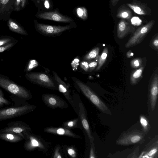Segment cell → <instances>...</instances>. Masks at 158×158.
<instances>
[{
    "label": "cell",
    "instance_id": "1",
    "mask_svg": "<svg viewBox=\"0 0 158 158\" xmlns=\"http://www.w3.org/2000/svg\"><path fill=\"white\" fill-rule=\"evenodd\" d=\"M34 22L36 31L42 35L48 37L60 36L64 32L77 27L74 22L65 26H56L40 23L36 19L34 20Z\"/></svg>",
    "mask_w": 158,
    "mask_h": 158
},
{
    "label": "cell",
    "instance_id": "2",
    "mask_svg": "<svg viewBox=\"0 0 158 158\" xmlns=\"http://www.w3.org/2000/svg\"><path fill=\"white\" fill-rule=\"evenodd\" d=\"M0 86L10 93L26 100L31 98L32 96L29 90L18 85L7 77L0 75Z\"/></svg>",
    "mask_w": 158,
    "mask_h": 158
},
{
    "label": "cell",
    "instance_id": "3",
    "mask_svg": "<svg viewBox=\"0 0 158 158\" xmlns=\"http://www.w3.org/2000/svg\"><path fill=\"white\" fill-rule=\"evenodd\" d=\"M26 79L32 83L51 89L58 90V87L54 78L46 73L33 72L27 73Z\"/></svg>",
    "mask_w": 158,
    "mask_h": 158
},
{
    "label": "cell",
    "instance_id": "4",
    "mask_svg": "<svg viewBox=\"0 0 158 158\" xmlns=\"http://www.w3.org/2000/svg\"><path fill=\"white\" fill-rule=\"evenodd\" d=\"M75 82L79 90L98 109L104 113L111 115L109 109L89 86L78 79L75 80Z\"/></svg>",
    "mask_w": 158,
    "mask_h": 158
},
{
    "label": "cell",
    "instance_id": "5",
    "mask_svg": "<svg viewBox=\"0 0 158 158\" xmlns=\"http://www.w3.org/2000/svg\"><path fill=\"white\" fill-rule=\"evenodd\" d=\"M72 98L75 107L74 110L80 118L83 129L86 133L90 143H93L94 139L91 135L85 106L78 95L73 93Z\"/></svg>",
    "mask_w": 158,
    "mask_h": 158
},
{
    "label": "cell",
    "instance_id": "6",
    "mask_svg": "<svg viewBox=\"0 0 158 158\" xmlns=\"http://www.w3.org/2000/svg\"><path fill=\"white\" fill-rule=\"evenodd\" d=\"M23 134L25 140L23 147L26 150L31 152L37 149L43 152L48 151V144L41 137L30 131H25Z\"/></svg>",
    "mask_w": 158,
    "mask_h": 158
},
{
    "label": "cell",
    "instance_id": "7",
    "mask_svg": "<svg viewBox=\"0 0 158 158\" xmlns=\"http://www.w3.org/2000/svg\"><path fill=\"white\" fill-rule=\"evenodd\" d=\"M36 106L26 104L18 107L5 108L0 109V121L20 116L33 111Z\"/></svg>",
    "mask_w": 158,
    "mask_h": 158
},
{
    "label": "cell",
    "instance_id": "8",
    "mask_svg": "<svg viewBox=\"0 0 158 158\" xmlns=\"http://www.w3.org/2000/svg\"><path fill=\"white\" fill-rule=\"evenodd\" d=\"M155 23V20H152L146 24L138 28L126 43L125 47L127 48L140 44L151 30Z\"/></svg>",
    "mask_w": 158,
    "mask_h": 158
},
{
    "label": "cell",
    "instance_id": "9",
    "mask_svg": "<svg viewBox=\"0 0 158 158\" xmlns=\"http://www.w3.org/2000/svg\"><path fill=\"white\" fill-rule=\"evenodd\" d=\"M35 16L40 19L58 22L70 23L74 22V20L71 17L61 14L58 8L53 11L38 12Z\"/></svg>",
    "mask_w": 158,
    "mask_h": 158
},
{
    "label": "cell",
    "instance_id": "10",
    "mask_svg": "<svg viewBox=\"0 0 158 158\" xmlns=\"http://www.w3.org/2000/svg\"><path fill=\"white\" fill-rule=\"evenodd\" d=\"M42 100L47 107L52 109L57 108L67 109L69 106L67 102L62 98L56 95L46 94H42Z\"/></svg>",
    "mask_w": 158,
    "mask_h": 158
},
{
    "label": "cell",
    "instance_id": "11",
    "mask_svg": "<svg viewBox=\"0 0 158 158\" xmlns=\"http://www.w3.org/2000/svg\"><path fill=\"white\" fill-rule=\"evenodd\" d=\"M143 133L139 131L135 130L128 133H124L116 141L117 144L127 145L141 142L143 140Z\"/></svg>",
    "mask_w": 158,
    "mask_h": 158
},
{
    "label": "cell",
    "instance_id": "12",
    "mask_svg": "<svg viewBox=\"0 0 158 158\" xmlns=\"http://www.w3.org/2000/svg\"><path fill=\"white\" fill-rule=\"evenodd\" d=\"M31 131V127L27 124L22 121H18L10 122L7 127L0 130V132L18 134L24 138L23 132Z\"/></svg>",
    "mask_w": 158,
    "mask_h": 158
},
{
    "label": "cell",
    "instance_id": "13",
    "mask_svg": "<svg viewBox=\"0 0 158 158\" xmlns=\"http://www.w3.org/2000/svg\"><path fill=\"white\" fill-rule=\"evenodd\" d=\"M52 72L54 78L57 84L58 90L63 94L74 110L75 107L70 89V85L64 82L55 71Z\"/></svg>",
    "mask_w": 158,
    "mask_h": 158
},
{
    "label": "cell",
    "instance_id": "14",
    "mask_svg": "<svg viewBox=\"0 0 158 158\" xmlns=\"http://www.w3.org/2000/svg\"><path fill=\"white\" fill-rule=\"evenodd\" d=\"M15 0H0V21H7L13 11Z\"/></svg>",
    "mask_w": 158,
    "mask_h": 158
},
{
    "label": "cell",
    "instance_id": "15",
    "mask_svg": "<svg viewBox=\"0 0 158 158\" xmlns=\"http://www.w3.org/2000/svg\"><path fill=\"white\" fill-rule=\"evenodd\" d=\"M127 5L139 15H150L151 14L152 10L147 4L140 1L133 0L131 2L127 3Z\"/></svg>",
    "mask_w": 158,
    "mask_h": 158
},
{
    "label": "cell",
    "instance_id": "16",
    "mask_svg": "<svg viewBox=\"0 0 158 158\" xmlns=\"http://www.w3.org/2000/svg\"><path fill=\"white\" fill-rule=\"evenodd\" d=\"M44 131L53 134L67 136L76 139H81L82 137L73 132L71 130L63 127H48L45 128Z\"/></svg>",
    "mask_w": 158,
    "mask_h": 158
},
{
    "label": "cell",
    "instance_id": "17",
    "mask_svg": "<svg viewBox=\"0 0 158 158\" xmlns=\"http://www.w3.org/2000/svg\"><path fill=\"white\" fill-rule=\"evenodd\" d=\"M135 27L124 19H121L117 27V36L120 39L125 37L127 35L134 31Z\"/></svg>",
    "mask_w": 158,
    "mask_h": 158
},
{
    "label": "cell",
    "instance_id": "18",
    "mask_svg": "<svg viewBox=\"0 0 158 158\" xmlns=\"http://www.w3.org/2000/svg\"><path fill=\"white\" fill-rule=\"evenodd\" d=\"M158 93V75L156 73L154 76L150 86L149 99L151 109L153 111L155 108Z\"/></svg>",
    "mask_w": 158,
    "mask_h": 158
},
{
    "label": "cell",
    "instance_id": "19",
    "mask_svg": "<svg viewBox=\"0 0 158 158\" xmlns=\"http://www.w3.org/2000/svg\"><path fill=\"white\" fill-rule=\"evenodd\" d=\"M7 21V25L10 30L22 35H28L26 30L16 20L10 18Z\"/></svg>",
    "mask_w": 158,
    "mask_h": 158
},
{
    "label": "cell",
    "instance_id": "20",
    "mask_svg": "<svg viewBox=\"0 0 158 158\" xmlns=\"http://www.w3.org/2000/svg\"><path fill=\"white\" fill-rule=\"evenodd\" d=\"M0 139L11 143H16L24 139L21 135L12 133L0 132Z\"/></svg>",
    "mask_w": 158,
    "mask_h": 158
},
{
    "label": "cell",
    "instance_id": "21",
    "mask_svg": "<svg viewBox=\"0 0 158 158\" xmlns=\"http://www.w3.org/2000/svg\"><path fill=\"white\" fill-rule=\"evenodd\" d=\"M132 15L131 9L124 5H122L118 9L116 16L122 19L129 20Z\"/></svg>",
    "mask_w": 158,
    "mask_h": 158
},
{
    "label": "cell",
    "instance_id": "22",
    "mask_svg": "<svg viewBox=\"0 0 158 158\" xmlns=\"http://www.w3.org/2000/svg\"><path fill=\"white\" fill-rule=\"evenodd\" d=\"M62 127L71 130L73 129L83 128L79 117L73 120L64 122L62 124Z\"/></svg>",
    "mask_w": 158,
    "mask_h": 158
},
{
    "label": "cell",
    "instance_id": "23",
    "mask_svg": "<svg viewBox=\"0 0 158 158\" xmlns=\"http://www.w3.org/2000/svg\"><path fill=\"white\" fill-rule=\"evenodd\" d=\"M143 69V67H141L133 72L130 77V81L131 84L134 85L137 83L138 80L141 78Z\"/></svg>",
    "mask_w": 158,
    "mask_h": 158
},
{
    "label": "cell",
    "instance_id": "24",
    "mask_svg": "<svg viewBox=\"0 0 158 158\" xmlns=\"http://www.w3.org/2000/svg\"><path fill=\"white\" fill-rule=\"evenodd\" d=\"M77 16L82 20H86L88 18V13L86 8L83 6H79L75 10Z\"/></svg>",
    "mask_w": 158,
    "mask_h": 158
},
{
    "label": "cell",
    "instance_id": "25",
    "mask_svg": "<svg viewBox=\"0 0 158 158\" xmlns=\"http://www.w3.org/2000/svg\"><path fill=\"white\" fill-rule=\"evenodd\" d=\"M108 51V48L107 47H106L103 49L102 54L99 58L98 64L96 69V70H99L105 63L107 58Z\"/></svg>",
    "mask_w": 158,
    "mask_h": 158
},
{
    "label": "cell",
    "instance_id": "26",
    "mask_svg": "<svg viewBox=\"0 0 158 158\" xmlns=\"http://www.w3.org/2000/svg\"><path fill=\"white\" fill-rule=\"evenodd\" d=\"M99 51V47L94 48L85 55L83 57V60L89 61L94 59L98 55Z\"/></svg>",
    "mask_w": 158,
    "mask_h": 158
},
{
    "label": "cell",
    "instance_id": "27",
    "mask_svg": "<svg viewBox=\"0 0 158 158\" xmlns=\"http://www.w3.org/2000/svg\"><path fill=\"white\" fill-rule=\"evenodd\" d=\"M18 41L13 37L8 35L0 36V47L12 43H17Z\"/></svg>",
    "mask_w": 158,
    "mask_h": 158
},
{
    "label": "cell",
    "instance_id": "28",
    "mask_svg": "<svg viewBox=\"0 0 158 158\" xmlns=\"http://www.w3.org/2000/svg\"><path fill=\"white\" fill-rule=\"evenodd\" d=\"M28 2V0H15L13 11L17 12L22 10Z\"/></svg>",
    "mask_w": 158,
    "mask_h": 158
},
{
    "label": "cell",
    "instance_id": "29",
    "mask_svg": "<svg viewBox=\"0 0 158 158\" xmlns=\"http://www.w3.org/2000/svg\"><path fill=\"white\" fill-rule=\"evenodd\" d=\"M67 152L69 156L72 158H76L77 156V152L75 148L73 146H69L66 149Z\"/></svg>",
    "mask_w": 158,
    "mask_h": 158
},
{
    "label": "cell",
    "instance_id": "30",
    "mask_svg": "<svg viewBox=\"0 0 158 158\" xmlns=\"http://www.w3.org/2000/svg\"><path fill=\"white\" fill-rule=\"evenodd\" d=\"M142 62L141 59L139 58H137L132 60L131 62V66L135 69L139 68Z\"/></svg>",
    "mask_w": 158,
    "mask_h": 158
},
{
    "label": "cell",
    "instance_id": "31",
    "mask_svg": "<svg viewBox=\"0 0 158 158\" xmlns=\"http://www.w3.org/2000/svg\"><path fill=\"white\" fill-rule=\"evenodd\" d=\"M61 147L59 144L56 145L54 149L53 156V158H62L63 156L61 154Z\"/></svg>",
    "mask_w": 158,
    "mask_h": 158
},
{
    "label": "cell",
    "instance_id": "32",
    "mask_svg": "<svg viewBox=\"0 0 158 158\" xmlns=\"http://www.w3.org/2000/svg\"><path fill=\"white\" fill-rule=\"evenodd\" d=\"M38 65V63L36 60H31L28 64L26 71H29L37 67Z\"/></svg>",
    "mask_w": 158,
    "mask_h": 158
},
{
    "label": "cell",
    "instance_id": "33",
    "mask_svg": "<svg viewBox=\"0 0 158 158\" xmlns=\"http://www.w3.org/2000/svg\"><path fill=\"white\" fill-rule=\"evenodd\" d=\"M140 122L145 131H147L148 129V123L146 119L143 116H140Z\"/></svg>",
    "mask_w": 158,
    "mask_h": 158
},
{
    "label": "cell",
    "instance_id": "34",
    "mask_svg": "<svg viewBox=\"0 0 158 158\" xmlns=\"http://www.w3.org/2000/svg\"><path fill=\"white\" fill-rule=\"evenodd\" d=\"M16 43H12L0 47V53L3 52L10 49Z\"/></svg>",
    "mask_w": 158,
    "mask_h": 158
},
{
    "label": "cell",
    "instance_id": "35",
    "mask_svg": "<svg viewBox=\"0 0 158 158\" xmlns=\"http://www.w3.org/2000/svg\"><path fill=\"white\" fill-rule=\"evenodd\" d=\"M80 67L85 71L88 72L89 70V64L86 61H83L80 63Z\"/></svg>",
    "mask_w": 158,
    "mask_h": 158
},
{
    "label": "cell",
    "instance_id": "36",
    "mask_svg": "<svg viewBox=\"0 0 158 158\" xmlns=\"http://www.w3.org/2000/svg\"><path fill=\"white\" fill-rule=\"evenodd\" d=\"M10 104L11 102L9 101L4 98L3 97L0 96V106Z\"/></svg>",
    "mask_w": 158,
    "mask_h": 158
},
{
    "label": "cell",
    "instance_id": "37",
    "mask_svg": "<svg viewBox=\"0 0 158 158\" xmlns=\"http://www.w3.org/2000/svg\"><path fill=\"white\" fill-rule=\"evenodd\" d=\"M89 157V158H95L94 150V143H90V149Z\"/></svg>",
    "mask_w": 158,
    "mask_h": 158
},
{
    "label": "cell",
    "instance_id": "38",
    "mask_svg": "<svg viewBox=\"0 0 158 158\" xmlns=\"http://www.w3.org/2000/svg\"><path fill=\"white\" fill-rule=\"evenodd\" d=\"M98 65V63L96 61H93L89 64V70L90 72L93 71Z\"/></svg>",
    "mask_w": 158,
    "mask_h": 158
},
{
    "label": "cell",
    "instance_id": "39",
    "mask_svg": "<svg viewBox=\"0 0 158 158\" xmlns=\"http://www.w3.org/2000/svg\"><path fill=\"white\" fill-rule=\"evenodd\" d=\"M157 151V147L155 148L152 149L148 153V155L150 157L152 156L155 154Z\"/></svg>",
    "mask_w": 158,
    "mask_h": 158
},
{
    "label": "cell",
    "instance_id": "40",
    "mask_svg": "<svg viewBox=\"0 0 158 158\" xmlns=\"http://www.w3.org/2000/svg\"><path fill=\"white\" fill-rule=\"evenodd\" d=\"M152 44L153 46L157 49L158 48V38L157 35L156 36L152 41Z\"/></svg>",
    "mask_w": 158,
    "mask_h": 158
},
{
    "label": "cell",
    "instance_id": "41",
    "mask_svg": "<svg viewBox=\"0 0 158 158\" xmlns=\"http://www.w3.org/2000/svg\"><path fill=\"white\" fill-rule=\"evenodd\" d=\"M119 0H111V4L113 6H115Z\"/></svg>",
    "mask_w": 158,
    "mask_h": 158
},
{
    "label": "cell",
    "instance_id": "42",
    "mask_svg": "<svg viewBox=\"0 0 158 158\" xmlns=\"http://www.w3.org/2000/svg\"><path fill=\"white\" fill-rule=\"evenodd\" d=\"M126 55L127 57L129 58L131 57V56L133 55V54L131 52V50H130V51L127 52Z\"/></svg>",
    "mask_w": 158,
    "mask_h": 158
},
{
    "label": "cell",
    "instance_id": "43",
    "mask_svg": "<svg viewBox=\"0 0 158 158\" xmlns=\"http://www.w3.org/2000/svg\"><path fill=\"white\" fill-rule=\"evenodd\" d=\"M3 93L2 90L0 89V96L3 97Z\"/></svg>",
    "mask_w": 158,
    "mask_h": 158
},
{
    "label": "cell",
    "instance_id": "44",
    "mask_svg": "<svg viewBox=\"0 0 158 158\" xmlns=\"http://www.w3.org/2000/svg\"></svg>",
    "mask_w": 158,
    "mask_h": 158
}]
</instances>
